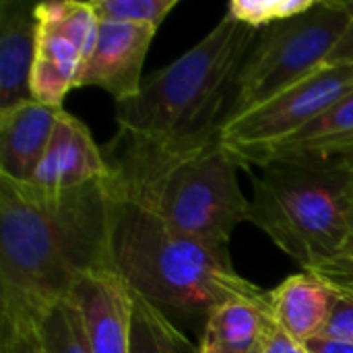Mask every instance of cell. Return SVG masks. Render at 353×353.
<instances>
[{"label":"cell","instance_id":"22","mask_svg":"<svg viewBox=\"0 0 353 353\" xmlns=\"http://www.w3.org/2000/svg\"><path fill=\"white\" fill-rule=\"evenodd\" d=\"M337 288H339V294H337L333 312L327 321L323 337L319 339L353 345V288H347V285H337Z\"/></svg>","mask_w":353,"mask_h":353},{"label":"cell","instance_id":"27","mask_svg":"<svg viewBox=\"0 0 353 353\" xmlns=\"http://www.w3.org/2000/svg\"><path fill=\"white\" fill-rule=\"evenodd\" d=\"M350 261H352V267H353V246H352V252H350ZM350 279H353V273ZM350 279H347V281H350ZM341 283H345V281H341ZM335 285H339V283H335Z\"/></svg>","mask_w":353,"mask_h":353},{"label":"cell","instance_id":"21","mask_svg":"<svg viewBox=\"0 0 353 353\" xmlns=\"http://www.w3.org/2000/svg\"><path fill=\"white\" fill-rule=\"evenodd\" d=\"M316 2L319 0H232L225 14L261 31L310 10Z\"/></svg>","mask_w":353,"mask_h":353},{"label":"cell","instance_id":"14","mask_svg":"<svg viewBox=\"0 0 353 353\" xmlns=\"http://www.w3.org/2000/svg\"><path fill=\"white\" fill-rule=\"evenodd\" d=\"M275 329L271 300H230L209 312L199 353H265Z\"/></svg>","mask_w":353,"mask_h":353},{"label":"cell","instance_id":"9","mask_svg":"<svg viewBox=\"0 0 353 353\" xmlns=\"http://www.w3.org/2000/svg\"><path fill=\"white\" fill-rule=\"evenodd\" d=\"M91 353H130L132 290L112 269L87 273L70 294Z\"/></svg>","mask_w":353,"mask_h":353},{"label":"cell","instance_id":"4","mask_svg":"<svg viewBox=\"0 0 353 353\" xmlns=\"http://www.w3.org/2000/svg\"><path fill=\"white\" fill-rule=\"evenodd\" d=\"M103 153L114 178L184 236L228 250L234 230L248 221L250 201L238 182L240 163L219 134L178 151L116 134Z\"/></svg>","mask_w":353,"mask_h":353},{"label":"cell","instance_id":"8","mask_svg":"<svg viewBox=\"0 0 353 353\" xmlns=\"http://www.w3.org/2000/svg\"><path fill=\"white\" fill-rule=\"evenodd\" d=\"M157 29L151 25L101 23L95 50L87 60L79 87H99L116 103L139 95L143 66Z\"/></svg>","mask_w":353,"mask_h":353},{"label":"cell","instance_id":"20","mask_svg":"<svg viewBox=\"0 0 353 353\" xmlns=\"http://www.w3.org/2000/svg\"><path fill=\"white\" fill-rule=\"evenodd\" d=\"M101 23L151 25L155 29L178 6V0H91Z\"/></svg>","mask_w":353,"mask_h":353},{"label":"cell","instance_id":"24","mask_svg":"<svg viewBox=\"0 0 353 353\" xmlns=\"http://www.w3.org/2000/svg\"><path fill=\"white\" fill-rule=\"evenodd\" d=\"M347 8L352 12V21L347 25L343 37L339 39L337 48L329 56L327 64H353V0H347Z\"/></svg>","mask_w":353,"mask_h":353},{"label":"cell","instance_id":"3","mask_svg":"<svg viewBox=\"0 0 353 353\" xmlns=\"http://www.w3.org/2000/svg\"><path fill=\"white\" fill-rule=\"evenodd\" d=\"M256 33L225 14L186 54L145 79L137 97L116 103L118 134L165 151L215 139Z\"/></svg>","mask_w":353,"mask_h":353},{"label":"cell","instance_id":"28","mask_svg":"<svg viewBox=\"0 0 353 353\" xmlns=\"http://www.w3.org/2000/svg\"><path fill=\"white\" fill-rule=\"evenodd\" d=\"M339 285H347V288H353V279H350V281H345V283H339Z\"/></svg>","mask_w":353,"mask_h":353},{"label":"cell","instance_id":"13","mask_svg":"<svg viewBox=\"0 0 353 353\" xmlns=\"http://www.w3.org/2000/svg\"><path fill=\"white\" fill-rule=\"evenodd\" d=\"M337 294L339 288L327 277L302 271L271 292V314L283 333L306 345L323 337Z\"/></svg>","mask_w":353,"mask_h":353},{"label":"cell","instance_id":"12","mask_svg":"<svg viewBox=\"0 0 353 353\" xmlns=\"http://www.w3.org/2000/svg\"><path fill=\"white\" fill-rule=\"evenodd\" d=\"M37 2H0V112L31 101V70L37 54Z\"/></svg>","mask_w":353,"mask_h":353},{"label":"cell","instance_id":"15","mask_svg":"<svg viewBox=\"0 0 353 353\" xmlns=\"http://www.w3.org/2000/svg\"><path fill=\"white\" fill-rule=\"evenodd\" d=\"M273 161H325L353 165V89L285 141ZM267 163V165H269Z\"/></svg>","mask_w":353,"mask_h":353},{"label":"cell","instance_id":"19","mask_svg":"<svg viewBox=\"0 0 353 353\" xmlns=\"http://www.w3.org/2000/svg\"><path fill=\"white\" fill-rule=\"evenodd\" d=\"M41 353H91L72 298L56 304L35 327Z\"/></svg>","mask_w":353,"mask_h":353},{"label":"cell","instance_id":"25","mask_svg":"<svg viewBox=\"0 0 353 353\" xmlns=\"http://www.w3.org/2000/svg\"><path fill=\"white\" fill-rule=\"evenodd\" d=\"M265 353H310L306 350V345L298 343L296 339H292L288 333H283L279 327L273 331L271 339H269V345Z\"/></svg>","mask_w":353,"mask_h":353},{"label":"cell","instance_id":"11","mask_svg":"<svg viewBox=\"0 0 353 353\" xmlns=\"http://www.w3.org/2000/svg\"><path fill=\"white\" fill-rule=\"evenodd\" d=\"M62 112L35 99L0 112V178L33 180Z\"/></svg>","mask_w":353,"mask_h":353},{"label":"cell","instance_id":"10","mask_svg":"<svg viewBox=\"0 0 353 353\" xmlns=\"http://www.w3.org/2000/svg\"><path fill=\"white\" fill-rule=\"evenodd\" d=\"M110 174L112 165L103 149L93 141L87 124L64 110L29 184L37 190L60 192L103 180Z\"/></svg>","mask_w":353,"mask_h":353},{"label":"cell","instance_id":"7","mask_svg":"<svg viewBox=\"0 0 353 353\" xmlns=\"http://www.w3.org/2000/svg\"><path fill=\"white\" fill-rule=\"evenodd\" d=\"M353 89V64H327L265 103L223 120L221 145L240 165L265 168L273 153Z\"/></svg>","mask_w":353,"mask_h":353},{"label":"cell","instance_id":"6","mask_svg":"<svg viewBox=\"0 0 353 353\" xmlns=\"http://www.w3.org/2000/svg\"><path fill=\"white\" fill-rule=\"evenodd\" d=\"M350 21L347 0H319L306 12L261 29L240 66L225 120L327 66Z\"/></svg>","mask_w":353,"mask_h":353},{"label":"cell","instance_id":"2","mask_svg":"<svg viewBox=\"0 0 353 353\" xmlns=\"http://www.w3.org/2000/svg\"><path fill=\"white\" fill-rule=\"evenodd\" d=\"M110 182V267L132 294L163 312L205 316L230 300H271V292H263L234 269L228 250L176 232L114 174Z\"/></svg>","mask_w":353,"mask_h":353},{"label":"cell","instance_id":"17","mask_svg":"<svg viewBox=\"0 0 353 353\" xmlns=\"http://www.w3.org/2000/svg\"><path fill=\"white\" fill-rule=\"evenodd\" d=\"M37 19L39 25L66 37L81 52L87 64V60L95 50L99 25H101L91 0L89 2H81V0L37 2Z\"/></svg>","mask_w":353,"mask_h":353},{"label":"cell","instance_id":"16","mask_svg":"<svg viewBox=\"0 0 353 353\" xmlns=\"http://www.w3.org/2000/svg\"><path fill=\"white\" fill-rule=\"evenodd\" d=\"M85 68L81 52L56 31L39 25L37 54L31 70V95L35 101L64 108V97L79 87Z\"/></svg>","mask_w":353,"mask_h":353},{"label":"cell","instance_id":"26","mask_svg":"<svg viewBox=\"0 0 353 353\" xmlns=\"http://www.w3.org/2000/svg\"><path fill=\"white\" fill-rule=\"evenodd\" d=\"M306 350L310 353H353V345L329 341V339H314L306 343Z\"/></svg>","mask_w":353,"mask_h":353},{"label":"cell","instance_id":"18","mask_svg":"<svg viewBox=\"0 0 353 353\" xmlns=\"http://www.w3.org/2000/svg\"><path fill=\"white\" fill-rule=\"evenodd\" d=\"M130 353H199L163 310L132 294Z\"/></svg>","mask_w":353,"mask_h":353},{"label":"cell","instance_id":"23","mask_svg":"<svg viewBox=\"0 0 353 353\" xmlns=\"http://www.w3.org/2000/svg\"><path fill=\"white\" fill-rule=\"evenodd\" d=\"M0 353H41L37 331H23L14 335H0Z\"/></svg>","mask_w":353,"mask_h":353},{"label":"cell","instance_id":"1","mask_svg":"<svg viewBox=\"0 0 353 353\" xmlns=\"http://www.w3.org/2000/svg\"><path fill=\"white\" fill-rule=\"evenodd\" d=\"M110 176L46 192L0 178V335L31 331L79 279L110 267Z\"/></svg>","mask_w":353,"mask_h":353},{"label":"cell","instance_id":"5","mask_svg":"<svg viewBox=\"0 0 353 353\" xmlns=\"http://www.w3.org/2000/svg\"><path fill=\"white\" fill-rule=\"evenodd\" d=\"M252 176L248 221L304 271L333 283L353 267V165L273 161Z\"/></svg>","mask_w":353,"mask_h":353}]
</instances>
